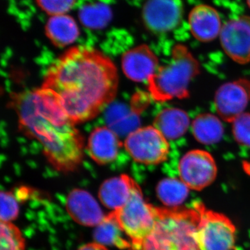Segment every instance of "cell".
<instances>
[{
    "label": "cell",
    "mask_w": 250,
    "mask_h": 250,
    "mask_svg": "<svg viewBox=\"0 0 250 250\" xmlns=\"http://www.w3.org/2000/svg\"><path fill=\"white\" fill-rule=\"evenodd\" d=\"M66 208L74 221L85 227H97L106 216L93 195L80 188L69 193Z\"/></svg>",
    "instance_id": "obj_13"
},
{
    "label": "cell",
    "mask_w": 250,
    "mask_h": 250,
    "mask_svg": "<svg viewBox=\"0 0 250 250\" xmlns=\"http://www.w3.org/2000/svg\"><path fill=\"white\" fill-rule=\"evenodd\" d=\"M10 105L17 113L20 130L42 145L56 170H76L83 159V138L53 94L42 87L13 94Z\"/></svg>",
    "instance_id": "obj_2"
},
{
    "label": "cell",
    "mask_w": 250,
    "mask_h": 250,
    "mask_svg": "<svg viewBox=\"0 0 250 250\" xmlns=\"http://www.w3.org/2000/svg\"><path fill=\"white\" fill-rule=\"evenodd\" d=\"M116 65L93 47L77 46L62 54L46 73L49 90L75 124L90 121L116 97Z\"/></svg>",
    "instance_id": "obj_1"
},
{
    "label": "cell",
    "mask_w": 250,
    "mask_h": 250,
    "mask_svg": "<svg viewBox=\"0 0 250 250\" xmlns=\"http://www.w3.org/2000/svg\"><path fill=\"white\" fill-rule=\"evenodd\" d=\"M200 73V64L187 47L177 44L167 63L159 67L148 80V90L155 101L166 102L189 96V85Z\"/></svg>",
    "instance_id": "obj_4"
},
{
    "label": "cell",
    "mask_w": 250,
    "mask_h": 250,
    "mask_svg": "<svg viewBox=\"0 0 250 250\" xmlns=\"http://www.w3.org/2000/svg\"><path fill=\"white\" fill-rule=\"evenodd\" d=\"M189 190L179 178H165L157 184L156 192L158 198L164 205L177 208L188 196Z\"/></svg>",
    "instance_id": "obj_21"
},
{
    "label": "cell",
    "mask_w": 250,
    "mask_h": 250,
    "mask_svg": "<svg viewBox=\"0 0 250 250\" xmlns=\"http://www.w3.org/2000/svg\"><path fill=\"white\" fill-rule=\"evenodd\" d=\"M0 250H25V240L12 223H0Z\"/></svg>",
    "instance_id": "obj_22"
},
{
    "label": "cell",
    "mask_w": 250,
    "mask_h": 250,
    "mask_svg": "<svg viewBox=\"0 0 250 250\" xmlns=\"http://www.w3.org/2000/svg\"><path fill=\"white\" fill-rule=\"evenodd\" d=\"M113 212L131 244L147 238L155 228L159 217V207H154L145 200L138 184L126 205Z\"/></svg>",
    "instance_id": "obj_5"
},
{
    "label": "cell",
    "mask_w": 250,
    "mask_h": 250,
    "mask_svg": "<svg viewBox=\"0 0 250 250\" xmlns=\"http://www.w3.org/2000/svg\"><path fill=\"white\" fill-rule=\"evenodd\" d=\"M111 12L104 5L90 4L85 6L80 12V18L85 26L90 28L103 27L109 21Z\"/></svg>",
    "instance_id": "obj_23"
},
{
    "label": "cell",
    "mask_w": 250,
    "mask_h": 250,
    "mask_svg": "<svg viewBox=\"0 0 250 250\" xmlns=\"http://www.w3.org/2000/svg\"><path fill=\"white\" fill-rule=\"evenodd\" d=\"M0 220L3 223H12L18 218L20 207L17 197L12 192L1 191L0 195Z\"/></svg>",
    "instance_id": "obj_24"
},
{
    "label": "cell",
    "mask_w": 250,
    "mask_h": 250,
    "mask_svg": "<svg viewBox=\"0 0 250 250\" xmlns=\"http://www.w3.org/2000/svg\"><path fill=\"white\" fill-rule=\"evenodd\" d=\"M122 143L114 131L106 126L92 131L87 150L92 159L99 165H106L116 160Z\"/></svg>",
    "instance_id": "obj_15"
},
{
    "label": "cell",
    "mask_w": 250,
    "mask_h": 250,
    "mask_svg": "<svg viewBox=\"0 0 250 250\" xmlns=\"http://www.w3.org/2000/svg\"><path fill=\"white\" fill-rule=\"evenodd\" d=\"M125 234L113 211L106 215L103 221L95 227V242L104 246L116 247L121 250H129L131 243L125 238Z\"/></svg>",
    "instance_id": "obj_19"
},
{
    "label": "cell",
    "mask_w": 250,
    "mask_h": 250,
    "mask_svg": "<svg viewBox=\"0 0 250 250\" xmlns=\"http://www.w3.org/2000/svg\"><path fill=\"white\" fill-rule=\"evenodd\" d=\"M194 137L202 144H215L221 141L224 135V126L221 121L210 113H203L196 117L192 123Z\"/></svg>",
    "instance_id": "obj_20"
},
{
    "label": "cell",
    "mask_w": 250,
    "mask_h": 250,
    "mask_svg": "<svg viewBox=\"0 0 250 250\" xmlns=\"http://www.w3.org/2000/svg\"><path fill=\"white\" fill-rule=\"evenodd\" d=\"M78 250H108L106 246L100 243L94 242V243H88L84 246L81 247Z\"/></svg>",
    "instance_id": "obj_27"
},
{
    "label": "cell",
    "mask_w": 250,
    "mask_h": 250,
    "mask_svg": "<svg viewBox=\"0 0 250 250\" xmlns=\"http://www.w3.org/2000/svg\"><path fill=\"white\" fill-rule=\"evenodd\" d=\"M200 220L196 231L200 250H232L236 243V228L232 222L222 213L208 209L197 202Z\"/></svg>",
    "instance_id": "obj_6"
},
{
    "label": "cell",
    "mask_w": 250,
    "mask_h": 250,
    "mask_svg": "<svg viewBox=\"0 0 250 250\" xmlns=\"http://www.w3.org/2000/svg\"><path fill=\"white\" fill-rule=\"evenodd\" d=\"M136 184L126 174L106 179L100 188L99 198L104 207L116 211L126 205Z\"/></svg>",
    "instance_id": "obj_16"
},
{
    "label": "cell",
    "mask_w": 250,
    "mask_h": 250,
    "mask_svg": "<svg viewBox=\"0 0 250 250\" xmlns=\"http://www.w3.org/2000/svg\"><path fill=\"white\" fill-rule=\"evenodd\" d=\"M45 32L52 43L60 47L75 42L80 34L77 22L67 14L51 16L46 24Z\"/></svg>",
    "instance_id": "obj_18"
},
{
    "label": "cell",
    "mask_w": 250,
    "mask_h": 250,
    "mask_svg": "<svg viewBox=\"0 0 250 250\" xmlns=\"http://www.w3.org/2000/svg\"><path fill=\"white\" fill-rule=\"evenodd\" d=\"M183 11L181 0H147L143 8V18L149 30L165 34L179 25Z\"/></svg>",
    "instance_id": "obj_11"
},
{
    "label": "cell",
    "mask_w": 250,
    "mask_h": 250,
    "mask_svg": "<svg viewBox=\"0 0 250 250\" xmlns=\"http://www.w3.org/2000/svg\"><path fill=\"white\" fill-rule=\"evenodd\" d=\"M190 118L187 112L176 108H166L156 116L154 126L167 140H176L187 133Z\"/></svg>",
    "instance_id": "obj_17"
},
{
    "label": "cell",
    "mask_w": 250,
    "mask_h": 250,
    "mask_svg": "<svg viewBox=\"0 0 250 250\" xmlns=\"http://www.w3.org/2000/svg\"><path fill=\"white\" fill-rule=\"evenodd\" d=\"M232 123L233 137L237 143L250 147V113H243Z\"/></svg>",
    "instance_id": "obj_25"
},
{
    "label": "cell",
    "mask_w": 250,
    "mask_h": 250,
    "mask_svg": "<svg viewBox=\"0 0 250 250\" xmlns=\"http://www.w3.org/2000/svg\"><path fill=\"white\" fill-rule=\"evenodd\" d=\"M122 67L130 80L148 82L159 68V60L147 45H141L125 52L122 59Z\"/></svg>",
    "instance_id": "obj_12"
},
{
    "label": "cell",
    "mask_w": 250,
    "mask_h": 250,
    "mask_svg": "<svg viewBox=\"0 0 250 250\" xmlns=\"http://www.w3.org/2000/svg\"><path fill=\"white\" fill-rule=\"evenodd\" d=\"M125 146L135 161L146 165L164 162L170 152L168 140L154 126L139 128L130 133Z\"/></svg>",
    "instance_id": "obj_7"
},
{
    "label": "cell",
    "mask_w": 250,
    "mask_h": 250,
    "mask_svg": "<svg viewBox=\"0 0 250 250\" xmlns=\"http://www.w3.org/2000/svg\"><path fill=\"white\" fill-rule=\"evenodd\" d=\"M39 6L51 16L67 14L72 9L75 0H37Z\"/></svg>",
    "instance_id": "obj_26"
},
{
    "label": "cell",
    "mask_w": 250,
    "mask_h": 250,
    "mask_svg": "<svg viewBox=\"0 0 250 250\" xmlns=\"http://www.w3.org/2000/svg\"><path fill=\"white\" fill-rule=\"evenodd\" d=\"M225 53L240 64L250 62V17L240 16L225 23L220 34Z\"/></svg>",
    "instance_id": "obj_9"
},
{
    "label": "cell",
    "mask_w": 250,
    "mask_h": 250,
    "mask_svg": "<svg viewBox=\"0 0 250 250\" xmlns=\"http://www.w3.org/2000/svg\"><path fill=\"white\" fill-rule=\"evenodd\" d=\"M188 24L192 35L205 42L215 40L223 27L218 11L206 4L197 5L190 11Z\"/></svg>",
    "instance_id": "obj_14"
},
{
    "label": "cell",
    "mask_w": 250,
    "mask_h": 250,
    "mask_svg": "<svg viewBox=\"0 0 250 250\" xmlns=\"http://www.w3.org/2000/svg\"><path fill=\"white\" fill-rule=\"evenodd\" d=\"M250 102V82L246 79L225 83L215 93L217 112L222 119L229 123L244 113Z\"/></svg>",
    "instance_id": "obj_10"
},
{
    "label": "cell",
    "mask_w": 250,
    "mask_h": 250,
    "mask_svg": "<svg viewBox=\"0 0 250 250\" xmlns=\"http://www.w3.org/2000/svg\"><path fill=\"white\" fill-rule=\"evenodd\" d=\"M247 2H248V6L250 8V0H247Z\"/></svg>",
    "instance_id": "obj_28"
},
{
    "label": "cell",
    "mask_w": 250,
    "mask_h": 250,
    "mask_svg": "<svg viewBox=\"0 0 250 250\" xmlns=\"http://www.w3.org/2000/svg\"><path fill=\"white\" fill-rule=\"evenodd\" d=\"M179 179L191 190H201L213 184L218 168L213 156L202 149L184 154L178 165Z\"/></svg>",
    "instance_id": "obj_8"
},
{
    "label": "cell",
    "mask_w": 250,
    "mask_h": 250,
    "mask_svg": "<svg viewBox=\"0 0 250 250\" xmlns=\"http://www.w3.org/2000/svg\"><path fill=\"white\" fill-rule=\"evenodd\" d=\"M200 214L195 207L159 208V217L152 233L129 250H200L196 231Z\"/></svg>",
    "instance_id": "obj_3"
}]
</instances>
